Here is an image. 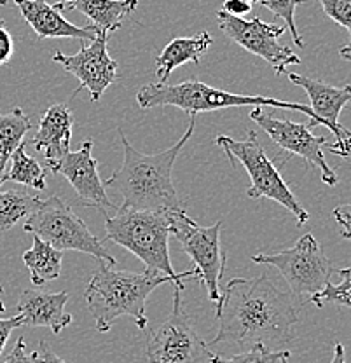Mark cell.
Wrapping results in <instances>:
<instances>
[{"label":"cell","instance_id":"cell-22","mask_svg":"<svg viewBox=\"0 0 351 363\" xmlns=\"http://www.w3.org/2000/svg\"><path fill=\"white\" fill-rule=\"evenodd\" d=\"M30 128H32V123L20 107L13 108L11 112L0 113V179L6 173L4 169H6L11 156L21 145Z\"/></svg>","mask_w":351,"mask_h":363},{"label":"cell","instance_id":"cell-21","mask_svg":"<svg viewBox=\"0 0 351 363\" xmlns=\"http://www.w3.org/2000/svg\"><path fill=\"white\" fill-rule=\"evenodd\" d=\"M63 252L40 240L33 238L32 248L23 253V262L30 271V279L35 286H43L46 283L58 279L62 274Z\"/></svg>","mask_w":351,"mask_h":363},{"label":"cell","instance_id":"cell-37","mask_svg":"<svg viewBox=\"0 0 351 363\" xmlns=\"http://www.w3.org/2000/svg\"><path fill=\"white\" fill-rule=\"evenodd\" d=\"M4 292V289L2 286H0V294ZM0 313H6V306H4V302H2V298H0Z\"/></svg>","mask_w":351,"mask_h":363},{"label":"cell","instance_id":"cell-11","mask_svg":"<svg viewBox=\"0 0 351 363\" xmlns=\"http://www.w3.org/2000/svg\"><path fill=\"white\" fill-rule=\"evenodd\" d=\"M215 16H217L218 28L224 35L247 49L248 52L269 63L277 75L286 74V67L301 63L299 56L278 40L285 33V25L266 23L260 18L243 20V18L231 16L222 9H218Z\"/></svg>","mask_w":351,"mask_h":363},{"label":"cell","instance_id":"cell-12","mask_svg":"<svg viewBox=\"0 0 351 363\" xmlns=\"http://www.w3.org/2000/svg\"><path fill=\"white\" fill-rule=\"evenodd\" d=\"M250 119L257 123L282 150L289 152L290 156L303 157L309 166L318 168L322 173V180L327 185L330 187L338 185V175L328 166L325 154H323V147L328 143L327 138L313 135L311 124L280 119L273 113L262 111V107H254V111L250 112Z\"/></svg>","mask_w":351,"mask_h":363},{"label":"cell","instance_id":"cell-25","mask_svg":"<svg viewBox=\"0 0 351 363\" xmlns=\"http://www.w3.org/2000/svg\"><path fill=\"white\" fill-rule=\"evenodd\" d=\"M338 274L341 276V281L335 285L327 283L318 294L309 297V302H313L316 308H323L325 304H338L351 309V267L339 269Z\"/></svg>","mask_w":351,"mask_h":363},{"label":"cell","instance_id":"cell-3","mask_svg":"<svg viewBox=\"0 0 351 363\" xmlns=\"http://www.w3.org/2000/svg\"><path fill=\"white\" fill-rule=\"evenodd\" d=\"M163 283H173L169 276L145 269L143 272L117 271L104 260H98L84 298L89 313L96 321V330L105 334L119 316H131L137 327H147V297Z\"/></svg>","mask_w":351,"mask_h":363},{"label":"cell","instance_id":"cell-30","mask_svg":"<svg viewBox=\"0 0 351 363\" xmlns=\"http://www.w3.org/2000/svg\"><path fill=\"white\" fill-rule=\"evenodd\" d=\"M14 55V40L13 35L7 30L6 21L0 16V67L6 65V63L11 62Z\"/></svg>","mask_w":351,"mask_h":363},{"label":"cell","instance_id":"cell-31","mask_svg":"<svg viewBox=\"0 0 351 363\" xmlns=\"http://www.w3.org/2000/svg\"><path fill=\"white\" fill-rule=\"evenodd\" d=\"M0 363H37V351L28 353V351H26L25 339L20 337L18 339L16 346L13 347V351H11Z\"/></svg>","mask_w":351,"mask_h":363},{"label":"cell","instance_id":"cell-14","mask_svg":"<svg viewBox=\"0 0 351 363\" xmlns=\"http://www.w3.org/2000/svg\"><path fill=\"white\" fill-rule=\"evenodd\" d=\"M52 62L60 63L67 72L79 79L81 89L86 88L89 91V100L93 104L100 100L108 86L114 84L119 70L116 60L108 55V33L101 30L93 43H82L75 55L67 56L62 51H55Z\"/></svg>","mask_w":351,"mask_h":363},{"label":"cell","instance_id":"cell-13","mask_svg":"<svg viewBox=\"0 0 351 363\" xmlns=\"http://www.w3.org/2000/svg\"><path fill=\"white\" fill-rule=\"evenodd\" d=\"M289 79L292 84L299 86L306 91L309 98V108L315 113L316 126H325L335 142L327 143L325 149L341 157H348L351 154V133L339 123L342 108L351 104V84L330 86L327 82L306 77V75L289 72Z\"/></svg>","mask_w":351,"mask_h":363},{"label":"cell","instance_id":"cell-36","mask_svg":"<svg viewBox=\"0 0 351 363\" xmlns=\"http://www.w3.org/2000/svg\"><path fill=\"white\" fill-rule=\"evenodd\" d=\"M339 55H341V58L350 60L351 62V45H345V48L339 49Z\"/></svg>","mask_w":351,"mask_h":363},{"label":"cell","instance_id":"cell-26","mask_svg":"<svg viewBox=\"0 0 351 363\" xmlns=\"http://www.w3.org/2000/svg\"><path fill=\"white\" fill-rule=\"evenodd\" d=\"M210 363H289L290 351L289 350H269L262 344H255L245 353L234 354L231 358L213 354L208 358Z\"/></svg>","mask_w":351,"mask_h":363},{"label":"cell","instance_id":"cell-16","mask_svg":"<svg viewBox=\"0 0 351 363\" xmlns=\"http://www.w3.org/2000/svg\"><path fill=\"white\" fill-rule=\"evenodd\" d=\"M14 4L40 40L77 39L81 43H93L100 32L94 25L77 26L65 20L56 4L52 6L46 0H14Z\"/></svg>","mask_w":351,"mask_h":363},{"label":"cell","instance_id":"cell-35","mask_svg":"<svg viewBox=\"0 0 351 363\" xmlns=\"http://www.w3.org/2000/svg\"><path fill=\"white\" fill-rule=\"evenodd\" d=\"M330 363H346V354H345V346L342 344H335L334 346V357H332Z\"/></svg>","mask_w":351,"mask_h":363},{"label":"cell","instance_id":"cell-34","mask_svg":"<svg viewBox=\"0 0 351 363\" xmlns=\"http://www.w3.org/2000/svg\"><path fill=\"white\" fill-rule=\"evenodd\" d=\"M37 363H67L58 357L46 340H40L39 350H37Z\"/></svg>","mask_w":351,"mask_h":363},{"label":"cell","instance_id":"cell-19","mask_svg":"<svg viewBox=\"0 0 351 363\" xmlns=\"http://www.w3.org/2000/svg\"><path fill=\"white\" fill-rule=\"evenodd\" d=\"M211 43L213 39L208 32H199L194 37H177L172 43L166 44V48L156 58V75L161 84H166L172 72L184 63L199 65Z\"/></svg>","mask_w":351,"mask_h":363},{"label":"cell","instance_id":"cell-23","mask_svg":"<svg viewBox=\"0 0 351 363\" xmlns=\"http://www.w3.org/2000/svg\"><path fill=\"white\" fill-rule=\"evenodd\" d=\"M26 145H28V142L23 140L21 145L14 150L13 156H11L9 172L4 173L0 184L11 180L28 185V187L37 189V191H44L46 189V169L35 157L26 154Z\"/></svg>","mask_w":351,"mask_h":363},{"label":"cell","instance_id":"cell-2","mask_svg":"<svg viewBox=\"0 0 351 363\" xmlns=\"http://www.w3.org/2000/svg\"><path fill=\"white\" fill-rule=\"evenodd\" d=\"M196 119L191 116L182 138L169 149L157 154H142L128 142L123 130H117L123 143V166L112 177L104 180L105 191L123 201V208L133 210L168 211L182 208L177 189L173 185L172 172L180 150L194 133Z\"/></svg>","mask_w":351,"mask_h":363},{"label":"cell","instance_id":"cell-10","mask_svg":"<svg viewBox=\"0 0 351 363\" xmlns=\"http://www.w3.org/2000/svg\"><path fill=\"white\" fill-rule=\"evenodd\" d=\"M184 289H173V308L169 316L147 337V358L150 363H201L208 360V344L192 327L182 302Z\"/></svg>","mask_w":351,"mask_h":363},{"label":"cell","instance_id":"cell-28","mask_svg":"<svg viewBox=\"0 0 351 363\" xmlns=\"http://www.w3.org/2000/svg\"><path fill=\"white\" fill-rule=\"evenodd\" d=\"M332 21L348 30L351 45V0H316Z\"/></svg>","mask_w":351,"mask_h":363},{"label":"cell","instance_id":"cell-24","mask_svg":"<svg viewBox=\"0 0 351 363\" xmlns=\"http://www.w3.org/2000/svg\"><path fill=\"white\" fill-rule=\"evenodd\" d=\"M43 199L26 191H0V230H9L23 218L35 213Z\"/></svg>","mask_w":351,"mask_h":363},{"label":"cell","instance_id":"cell-7","mask_svg":"<svg viewBox=\"0 0 351 363\" xmlns=\"http://www.w3.org/2000/svg\"><path fill=\"white\" fill-rule=\"evenodd\" d=\"M26 233L39 236L40 240L60 252H82L104 260L108 266H116L112 253L88 229L86 222L58 196H51L43 201L39 210L30 215L25 222Z\"/></svg>","mask_w":351,"mask_h":363},{"label":"cell","instance_id":"cell-4","mask_svg":"<svg viewBox=\"0 0 351 363\" xmlns=\"http://www.w3.org/2000/svg\"><path fill=\"white\" fill-rule=\"evenodd\" d=\"M105 215V233L107 240L119 247L130 250L133 255L145 264V269L161 272L173 279V285L186 289L184 279L194 278L196 271L177 272L169 259V222L166 211L133 210L117 208L116 215Z\"/></svg>","mask_w":351,"mask_h":363},{"label":"cell","instance_id":"cell-8","mask_svg":"<svg viewBox=\"0 0 351 363\" xmlns=\"http://www.w3.org/2000/svg\"><path fill=\"white\" fill-rule=\"evenodd\" d=\"M169 222V236L179 241L184 252L194 264L196 279L208 292V298L215 304L221 301L218 281L225 271V252L221 248L222 222L203 227L192 220L184 208L166 211Z\"/></svg>","mask_w":351,"mask_h":363},{"label":"cell","instance_id":"cell-17","mask_svg":"<svg viewBox=\"0 0 351 363\" xmlns=\"http://www.w3.org/2000/svg\"><path fill=\"white\" fill-rule=\"evenodd\" d=\"M67 302V290L56 294L25 290L18 301V315L23 318L26 327H48L58 335L72 323V315L65 311Z\"/></svg>","mask_w":351,"mask_h":363},{"label":"cell","instance_id":"cell-27","mask_svg":"<svg viewBox=\"0 0 351 363\" xmlns=\"http://www.w3.org/2000/svg\"><path fill=\"white\" fill-rule=\"evenodd\" d=\"M257 2L266 9H269L274 16L282 18L285 21V28H289V32L292 33V40L297 48H306L303 35H301L296 25V7L299 4H304L306 0H257Z\"/></svg>","mask_w":351,"mask_h":363},{"label":"cell","instance_id":"cell-32","mask_svg":"<svg viewBox=\"0 0 351 363\" xmlns=\"http://www.w3.org/2000/svg\"><path fill=\"white\" fill-rule=\"evenodd\" d=\"M23 325V318L20 315L7 318V320H0V357H2V351L6 347L7 340H9V335L13 334L14 328L21 327Z\"/></svg>","mask_w":351,"mask_h":363},{"label":"cell","instance_id":"cell-29","mask_svg":"<svg viewBox=\"0 0 351 363\" xmlns=\"http://www.w3.org/2000/svg\"><path fill=\"white\" fill-rule=\"evenodd\" d=\"M332 217H334L339 229H341L342 240L351 241V203L335 206L334 211H332Z\"/></svg>","mask_w":351,"mask_h":363},{"label":"cell","instance_id":"cell-18","mask_svg":"<svg viewBox=\"0 0 351 363\" xmlns=\"http://www.w3.org/2000/svg\"><path fill=\"white\" fill-rule=\"evenodd\" d=\"M74 113L65 104L51 105L40 119L37 133L30 140L37 150H43L46 168L70 152Z\"/></svg>","mask_w":351,"mask_h":363},{"label":"cell","instance_id":"cell-20","mask_svg":"<svg viewBox=\"0 0 351 363\" xmlns=\"http://www.w3.org/2000/svg\"><path fill=\"white\" fill-rule=\"evenodd\" d=\"M138 7V0H70L67 9H77L91 20V25L101 32H117L123 26L124 18L130 16Z\"/></svg>","mask_w":351,"mask_h":363},{"label":"cell","instance_id":"cell-9","mask_svg":"<svg viewBox=\"0 0 351 363\" xmlns=\"http://www.w3.org/2000/svg\"><path fill=\"white\" fill-rule=\"evenodd\" d=\"M252 262L277 267L289 283L294 297H303V295L311 297L318 294L327 283H330V276L334 272L332 262L323 253L315 236L309 233L304 234L292 248L271 253H255Z\"/></svg>","mask_w":351,"mask_h":363},{"label":"cell","instance_id":"cell-38","mask_svg":"<svg viewBox=\"0 0 351 363\" xmlns=\"http://www.w3.org/2000/svg\"><path fill=\"white\" fill-rule=\"evenodd\" d=\"M11 2H14V0H0V6H9Z\"/></svg>","mask_w":351,"mask_h":363},{"label":"cell","instance_id":"cell-5","mask_svg":"<svg viewBox=\"0 0 351 363\" xmlns=\"http://www.w3.org/2000/svg\"><path fill=\"white\" fill-rule=\"evenodd\" d=\"M137 104L142 111H150L156 107H177L196 116L199 112H213L218 108L229 107H273L283 111H296L309 117L311 128H316L315 113L309 105L290 104L277 98L252 96V94H238L229 91L211 88L198 79H187L180 84H147L138 91Z\"/></svg>","mask_w":351,"mask_h":363},{"label":"cell","instance_id":"cell-33","mask_svg":"<svg viewBox=\"0 0 351 363\" xmlns=\"http://www.w3.org/2000/svg\"><path fill=\"white\" fill-rule=\"evenodd\" d=\"M222 11L231 14V16L243 18L245 14H248L252 11V4L247 2V0H224Z\"/></svg>","mask_w":351,"mask_h":363},{"label":"cell","instance_id":"cell-6","mask_svg":"<svg viewBox=\"0 0 351 363\" xmlns=\"http://www.w3.org/2000/svg\"><path fill=\"white\" fill-rule=\"evenodd\" d=\"M215 143L224 150L233 164H241L247 169L252 185L248 187L247 196L250 199H273L282 204L285 210L296 217L297 227H303L309 220V213L304 206L297 201L294 192L290 191L286 182L282 179L280 169L267 157L266 149L260 143L257 133L254 130L247 131L245 140H234L228 135H218Z\"/></svg>","mask_w":351,"mask_h":363},{"label":"cell","instance_id":"cell-15","mask_svg":"<svg viewBox=\"0 0 351 363\" xmlns=\"http://www.w3.org/2000/svg\"><path fill=\"white\" fill-rule=\"evenodd\" d=\"M52 173L63 175L79 196V201L86 206L98 208L101 213L116 208L104 187V180L98 175V162L93 157V140L81 143L75 152L65 154L60 161L48 166Z\"/></svg>","mask_w":351,"mask_h":363},{"label":"cell","instance_id":"cell-39","mask_svg":"<svg viewBox=\"0 0 351 363\" xmlns=\"http://www.w3.org/2000/svg\"><path fill=\"white\" fill-rule=\"evenodd\" d=\"M247 2H250V4H252V2H257V0H247Z\"/></svg>","mask_w":351,"mask_h":363},{"label":"cell","instance_id":"cell-1","mask_svg":"<svg viewBox=\"0 0 351 363\" xmlns=\"http://www.w3.org/2000/svg\"><path fill=\"white\" fill-rule=\"evenodd\" d=\"M218 332L210 346L238 344L241 347L262 346L277 351L294 339V325L299 321L292 294L282 290L269 272L252 279L233 278L221 292L217 304Z\"/></svg>","mask_w":351,"mask_h":363}]
</instances>
